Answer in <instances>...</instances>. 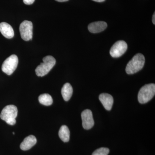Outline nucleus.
Masks as SVG:
<instances>
[{
	"label": "nucleus",
	"mask_w": 155,
	"mask_h": 155,
	"mask_svg": "<svg viewBox=\"0 0 155 155\" xmlns=\"http://www.w3.org/2000/svg\"><path fill=\"white\" fill-rule=\"evenodd\" d=\"M18 114V110L16 106L10 105L6 106L1 112V119L9 125H13L16 123V118Z\"/></svg>",
	"instance_id": "obj_2"
},
{
	"label": "nucleus",
	"mask_w": 155,
	"mask_h": 155,
	"mask_svg": "<svg viewBox=\"0 0 155 155\" xmlns=\"http://www.w3.org/2000/svg\"><path fill=\"white\" fill-rule=\"evenodd\" d=\"M109 153L110 150L107 148L101 147L96 150L92 155H108Z\"/></svg>",
	"instance_id": "obj_16"
},
{
	"label": "nucleus",
	"mask_w": 155,
	"mask_h": 155,
	"mask_svg": "<svg viewBox=\"0 0 155 155\" xmlns=\"http://www.w3.org/2000/svg\"><path fill=\"white\" fill-rule=\"evenodd\" d=\"M127 45L124 41L116 42L110 50V54L114 58H118L124 54L127 51Z\"/></svg>",
	"instance_id": "obj_7"
},
{
	"label": "nucleus",
	"mask_w": 155,
	"mask_h": 155,
	"mask_svg": "<svg viewBox=\"0 0 155 155\" xmlns=\"http://www.w3.org/2000/svg\"><path fill=\"white\" fill-rule=\"evenodd\" d=\"M43 63L39 65L35 69L36 75L43 77L46 75L56 64V60L51 56H46L43 59Z\"/></svg>",
	"instance_id": "obj_4"
},
{
	"label": "nucleus",
	"mask_w": 155,
	"mask_h": 155,
	"mask_svg": "<svg viewBox=\"0 0 155 155\" xmlns=\"http://www.w3.org/2000/svg\"><path fill=\"white\" fill-rule=\"evenodd\" d=\"M18 62L19 60L17 56L11 55L4 61L2 66V70L7 75H11L17 69Z\"/></svg>",
	"instance_id": "obj_5"
},
{
	"label": "nucleus",
	"mask_w": 155,
	"mask_h": 155,
	"mask_svg": "<svg viewBox=\"0 0 155 155\" xmlns=\"http://www.w3.org/2000/svg\"><path fill=\"white\" fill-rule=\"evenodd\" d=\"M81 116L83 128L86 130L91 129L94 124L91 111L90 110H84L81 113Z\"/></svg>",
	"instance_id": "obj_8"
},
{
	"label": "nucleus",
	"mask_w": 155,
	"mask_h": 155,
	"mask_svg": "<svg viewBox=\"0 0 155 155\" xmlns=\"http://www.w3.org/2000/svg\"><path fill=\"white\" fill-rule=\"evenodd\" d=\"M92 1L96 2H104L105 0H92Z\"/></svg>",
	"instance_id": "obj_19"
},
{
	"label": "nucleus",
	"mask_w": 155,
	"mask_h": 155,
	"mask_svg": "<svg viewBox=\"0 0 155 155\" xmlns=\"http://www.w3.org/2000/svg\"><path fill=\"white\" fill-rule=\"evenodd\" d=\"M155 94V84L151 83L146 84L140 90L138 94L139 102L144 104L148 102Z\"/></svg>",
	"instance_id": "obj_3"
},
{
	"label": "nucleus",
	"mask_w": 155,
	"mask_h": 155,
	"mask_svg": "<svg viewBox=\"0 0 155 155\" xmlns=\"http://www.w3.org/2000/svg\"><path fill=\"white\" fill-rule=\"evenodd\" d=\"M99 98L103 106L107 110H110L114 104V98L110 94L103 93L100 95Z\"/></svg>",
	"instance_id": "obj_9"
},
{
	"label": "nucleus",
	"mask_w": 155,
	"mask_h": 155,
	"mask_svg": "<svg viewBox=\"0 0 155 155\" xmlns=\"http://www.w3.org/2000/svg\"><path fill=\"white\" fill-rule=\"evenodd\" d=\"M0 32L6 38L10 39L14 37V31L11 25L5 22L0 23Z\"/></svg>",
	"instance_id": "obj_11"
},
{
	"label": "nucleus",
	"mask_w": 155,
	"mask_h": 155,
	"mask_svg": "<svg viewBox=\"0 0 155 155\" xmlns=\"http://www.w3.org/2000/svg\"><path fill=\"white\" fill-rule=\"evenodd\" d=\"M145 61L144 56L142 54H137L127 64L125 69L126 73L131 75L139 72L143 68Z\"/></svg>",
	"instance_id": "obj_1"
},
{
	"label": "nucleus",
	"mask_w": 155,
	"mask_h": 155,
	"mask_svg": "<svg viewBox=\"0 0 155 155\" xmlns=\"http://www.w3.org/2000/svg\"><path fill=\"white\" fill-rule=\"evenodd\" d=\"M23 2L25 5H31L34 2L35 0H23Z\"/></svg>",
	"instance_id": "obj_17"
},
{
	"label": "nucleus",
	"mask_w": 155,
	"mask_h": 155,
	"mask_svg": "<svg viewBox=\"0 0 155 155\" xmlns=\"http://www.w3.org/2000/svg\"><path fill=\"white\" fill-rule=\"evenodd\" d=\"M107 24L104 21H97L90 23L88 26L89 31L92 33L101 32L107 28Z\"/></svg>",
	"instance_id": "obj_10"
},
{
	"label": "nucleus",
	"mask_w": 155,
	"mask_h": 155,
	"mask_svg": "<svg viewBox=\"0 0 155 155\" xmlns=\"http://www.w3.org/2000/svg\"><path fill=\"white\" fill-rule=\"evenodd\" d=\"M38 101L40 103L43 105L49 106L53 104V99L50 94H44L38 97Z\"/></svg>",
	"instance_id": "obj_15"
},
{
	"label": "nucleus",
	"mask_w": 155,
	"mask_h": 155,
	"mask_svg": "<svg viewBox=\"0 0 155 155\" xmlns=\"http://www.w3.org/2000/svg\"><path fill=\"white\" fill-rule=\"evenodd\" d=\"M73 93V88L71 84L69 83H67L64 84L62 90L61 94L64 101H68L72 97Z\"/></svg>",
	"instance_id": "obj_13"
},
{
	"label": "nucleus",
	"mask_w": 155,
	"mask_h": 155,
	"mask_svg": "<svg viewBox=\"0 0 155 155\" xmlns=\"http://www.w3.org/2000/svg\"><path fill=\"white\" fill-rule=\"evenodd\" d=\"M55 1H57V2H67V1H69V0H55Z\"/></svg>",
	"instance_id": "obj_20"
},
{
	"label": "nucleus",
	"mask_w": 155,
	"mask_h": 155,
	"mask_svg": "<svg viewBox=\"0 0 155 155\" xmlns=\"http://www.w3.org/2000/svg\"><path fill=\"white\" fill-rule=\"evenodd\" d=\"M152 22L153 24H155V14L154 13L152 17Z\"/></svg>",
	"instance_id": "obj_18"
},
{
	"label": "nucleus",
	"mask_w": 155,
	"mask_h": 155,
	"mask_svg": "<svg viewBox=\"0 0 155 155\" xmlns=\"http://www.w3.org/2000/svg\"><path fill=\"white\" fill-rule=\"evenodd\" d=\"M33 25L32 22L28 20L22 22L19 26V31L22 39L25 41L31 40L32 38Z\"/></svg>",
	"instance_id": "obj_6"
},
{
	"label": "nucleus",
	"mask_w": 155,
	"mask_h": 155,
	"mask_svg": "<svg viewBox=\"0 0 155 155\" xmlns=\"http://www.w3.org/2000/svg\"><path fill=\"white\" fill-rule=\"evenodd\" d=\"M59 136L62 141L67 142L70 139V131L66 125H63L60 128L59 131Z\"/></svg>",
	"instance_id": "obj_14"
},
{
	"label": "nucleus",
	"mask_w": 155,
	"mask_h": 155,
	"mask_svg": "<svg viewBox=\"0 0 155 155\" xmlns=\"http://www.w3.org/2000/svg\"><path fill=\"white\" fill-rule=\"evenodd\" d=\"M37 139L35 136L31 135L24 139L20 145V149L22 150H28L36 144Z\"/></svg>",
	"instance_id": "obj_12"
}]
</instances>
